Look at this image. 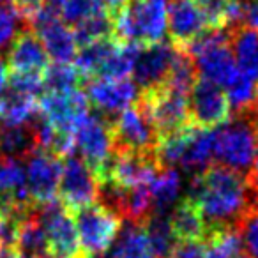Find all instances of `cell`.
<instances>
[{
    "mask_svg": "<svg viewBox=\"0 0 258 258\" xmlns=\"http://www.w3.org/2000/svg\"><path fill=\"white\" fill-rule=\"evenodd\" d=\"M16 247H18V251L22 253L23 258H36V256L50 254L48 237L34 212L25 216V218L20 221Z\"/></svg>",
    "mask_w": 258,
    "mask_h": 258,
    "instance_id": "28",
    "label": "cell"
},
{
    "mask_svg": "<svg viewBox=\"0 0 258 258\" xmlns=\"http://www.w3.org/2000/svg\"><path fill=\"white\" fill-rule=\"evenodd\" d=\"M8 83L13 90L16 92L27 94V96L37 97L41 92H44L43 89V75L41 73H20V71H11L8 76Z\"/></svg>",
    "mask_w": 258,
    "mask_h": 258,
    "instance_id": "39",
    "label": "cell"
},
{
    "mask_svg": "<svg viewBox=\"0 0 258 258\" xmlns=\"http://www.w3.org/2000/svg\"><path fill=\"white\" fill-rule=\"evenodd\" d=\"M83 83V75L78 68L73 64H55L48 66L43 73V89L44 92L53 94H68L73 90H78Z\"/></svg>",
    "mask_w": 258,
    "mask_h": 258,
    "instance_id": "32",
    "label": "cell"
},
{
    "mask_svg": "<svg viewBox=\"0 0 258 258\" xmlns=\"http://www.w3.org/2000/svg\"><path fill=\"white\" fill-rule=\"evenodd\" d=\"M29 23L39 34L41 43L51 60L60 62V64H71L75 60L78 53V43H76L73 30L62 22L57 13L43 6L29 20Z\"/></svg>",
    "mask_w": 258,
    "mask_h": 258,
    "instance_id": "10",
    "label": "cell"
},
{
    "mask_svg": "<svg viewBox=\"0 0 258 258\" xmlns=\"http://www.w3.org/2000/svg\"><path fill=\"white\" fill-rule=\"evenodd\" d=\"M8 66L11 71L20 73H41L43 75L50 66V57L41 43L39 36L23 30L13 39L9 48Z\"/></svg>",
    "mask_w": 258,
    "mask_h": 258,
    "instance_id": "19",
    "label": "cell"
},
{
    "mask_svg": "<svg viewBox=\"0 0 258 258\" xmlns=\"http://www.w3.org/2000/svg\"><path fill=\"white\" fill-rule=\"evenodd\" d=\"M212 159H214V133L207 127L191 124L187 129L179 166L193 173H200L209 168V163Z\"/></svg>",
    "mask_w": 258,
    "mask_h": 258,
    "instance_id": "21",
    "label": "cell"
},
{
    "mask_svg": "<svg viewBox=\"0 0 258 258\" xmlns=\"http://www.w3.org/2000/svg\"><path fill=\"white\" fill-rule=\"evenodd\" d=\"M197 75V68H195V62L189 57V53L186 50H182V48H177L172 68H170L168 76H166L163 85L189 96V90L193 89L195 82L198 80Z\"/></svg>",
    "mask_w": 258,
    "mask_h": 258,
    "instance_id": "33",
    "label": "cell"
},
{
    "mask_svg": "<svg viewBox=\"0 0 258 258\" xmlns=\"http://www.w3.org/2000/svg\"><path fill=\"white\" fill-rule=\"evenodd\" d=\"M62 163L58 158L51 156L50 152L34 151L27 158L25 166V180L27 191H29L32 202L37 205H43L46 202L53 200L60 184Z\"/></svg>",
    "mask_w": 258,
    "mask_h": 258,
    "instance_id": "15",
    "label": "cell"
},
{
    "mask_svg": "<svg viewBox=\"0 0 258 258\" xmlns=\"http://www.w3.org/2000/svg\"><path fill=\"white\" fill-rule=\"evenodd\" d=\"M205 242H179L170 258H205Z\"/></svg>",
    "mask_w": 258,
    "mask_h": 258,
    "instance_id": "40",
    "label": "cell"
},
{
    "mask_svg": "<svg viewBox=\"0 0 258 258\" xmlns=\"http://www.w3.org/2000/svg\"><path fill=\"white\" fill-rule=\"evenodd\" d=\"M39 108L37 97L16 92L9 87L0 94V122L4 124H27Z\"/></svg>",
    "mask_w": 258,
    "mask_h": 258,
    "instance_id": "27",
    "label": "cell"
},
{
    "mask_svg": "<svg viewBox=\"0 0 258 258\" xmlns=\"http://www.w3.org/2000/svg\"><path fill=\"white\" fill-rule=\"evenodd\" d=\"M75 39L78 46H85L94 41L106 39V37H115L113 34V18L108 11H103L99 15H94L90 18L80 22L73 29Z\"/></svg>",
    "mask_w": 258,
    "mask_h": 258,
    "instance_id": "35",
    "label": "cell"
},
{
    "mask_svg": "<svg viewBox=\"0 0 258 258\" xmlns=\"http://www.w3.org/2000/svg\"><path fill=\"white\" fill-rule=\"evenodd\" d=\"M253 186V193H254V207L258 209V184H251Z\"/></svg>",
    "mask_w": 258,
    "mask_h": 258,
    "instance_id": "44",
    "label": "cell"
},
{
    "mask_svg": "<svg viewBox=\"0 0 258 258\" xmlns=\"http://www.w3.org/2000/svg\"><path fill=\"white\" fill-rule=\"evenodd\" d=\"M232 258H251V256L246 253V251H240V253H237L235 256H232Z\"/></svg>",
    "mask_w": 258,
    "mask_h": 258,
    "instance_id": "45",
    "label": "cell"
},
{
    "mask_svg": "<svg viewBox=\"0 0 258 258\" xmlns=\"http://www.w3.org/2000/svg\"><path fill=\"white\" fill-rule=\"evenodd\" d=\"M253 111H254V113H256V117H258V104H256V106H254V110H253Z\"/></svg>",
    "mask_w": 258,
    "mask_h": 258,
    "instance_id": "47",
    "label": "cell"
},
{
    "mask_svg": "<svg viewBox=\"0 0 258 258\" xmlns=\"http://www.w3.org/2000/svg\"><path fill=\"white\" fill-rule=\"evenodd\" d=\"M73 219L78 232L80 247L87 258L106 253L117 239V233L122 226L120 216L101 202L75 209Z\"/></svg>",
    "mask_w": 258,
    "mask_h": 258,
    "instance_id": "5",
    "label": "cell"
},
{
    "mask_svg": "<svg viewBox=\"0 0 258 258\" xmlns=\"http://www.w3.org/2000/svg\"><path fill=\"white\" fill-rule=\"evenodd\" d=\"M0 193L16 195L22 200L34 204L27 191L25 166L22 165V159L0 158Z\"/></svg>",
    "mask_w": 258,
    "mask_h": 258,
    "instance_id": "34",
    "label": "cell"
},
{
    "mask_svg": "<svg viewBox=\"0 0 258 258\" xmlns=\"http://www.w3.org/2000/svg\"><path fill=\"white\" fill-rule=\"evenodd\" d=\"M111 135H113L115 151L154 154V149L159 142L158 131L140 97L137 103L122 110L111 120Z\"/></svg>",
    "mask_w": 258,
    "mask_h": 258,
    "instance_id": "8",
    "label": "cell"
},
{
    "mask_svg": "<svg viewBox=\"0 0 258 258\" xmlns=\"http://www.w3.org/2000/svg\"><path fill=\"white\" fill-rule=\"evenodd\" d=\"M159 170L161 166L156 159V154L115 151L106 177L101 180H113L122 187H135L151 184Z\"/></svg>",
    "mask_w": 258,
    "mask_h": 258,
    "instance_id": "16",
    "label": "cell"
},
{
    "mask_svg": "<svg viewBox=\"0 0 258 258\" xmlns=\"http://www.w3.org/2000/svg\"><path fill=\"white\" fill-rule=\"evenodd\" d=\"M189 117L191 124L200 127H218L226 122L232 113L225 90L209 80L198 78L189 90Z\"/></svg>",
    "mask_w": 258,
    "mask_h": 258,
    "instance_id": "13",
    "label": "cell"
},
{
    "mask_svg": "<svg viewBox=\"0 0 258 258\" xmlns=\"http://www.w3.org/2000/svg\"><path fill=\"white\" fill-rule=\"evenodd\" d=\"M58 193L71 211L85 207L99 198V179L82 158L71 154L62 163Z\"/></svg>",
    "mask_w": 258,
    "mask_h": 258,
    "instance_id": "11",
    "label": "cell"
},
{
    "mask_svg": "<svg viewBox=\"0 0 258 258\" xmlns=\"http://www.w3.org/2000/svg\"><path fill=\"white\" fill-rule=\"evenodd\" d=\"M85 96L96 111L113 120L122 110L137 103L140 90L129 78H90L85 87Z\"/></svg>",
    "mask_w": 258,
    "mask_h": 258,
    "instance_id": "12",
    "label": "cell"
},
{
    "mask_svg": "<svg viewBox=\"0 0 258 258\" xmlns=\"http://www.w3.org/2000/svg\"><path fill=\"white\" fill-rule=\"evenodd\" d=\"M140 101L144 103L159 138L191 124L187 94L159 85L156 89L140 92Z\"/></svg>",
    "mask_w": 258,
    "mask_h": 258,
    "instance_id": "9",
    "label": "cell"
},
{
    "mask_svg": "<svg viewBox=\"0 0 258 258\" xmlns=\"http://www.w3.org/2000/svg\"><path fill=\"white\" fill-rule=\"evenodd\" d=\"M117 37H106V39H99L90 44H85V46H80L75 58V66L83 75V78H96L99 69L106 62V58L117 48Z\"/></svg>",
    "mask_w": 258,
    "mask_h": 258,
    "instance_id": "29",
    "label": "cell"
},
{
    "mask_svg": "<svg viewBox=\"0 0 258 258\" xmlns=\"http://www.w3.org/2000/svg\"><path fill=\"white\" fill-rule=\"evenodd\" d=\"M214 158L218 165L249 175L258 161V117L254 111L237 113L216 127Z\"/></svg>",
    "mask_w": 258,
    "mask_h": 258,
    "instance_id": "2",
    "label": "cell"
},
{
    "mask_svg": "<svg viewBox=\"0 0 258 258\" xmlns=\"http://www.w3.org/2000/svg\"><path fill=\"white\" fill-rule=\"evenodd\" d=\"M111 246L110 258H156L142 223L125 221Z\"/></svg>",
    "mask_w": 258,
    "mask_h": 258,
    "instance_id": "22",
    "label": "cell"
},
{
    "mask_svg": "<svg viewBox=\"0 0 258 258\" xmlns=\"http://www.w3.org/2000/svg\"><path fill=\"white\" fill-rule=\"evenodd\" d=\"M223 90L232 110H235L237 113L253 111L258 104V83L242 71L237 73Z\"/></svg>",
    "mask_w": 258,
    "mask_h": 258,
    "instance_id": "31",
    "label": "cell"
},
{
    "mask_svg": "<svg viewBox=\"0 0 258 258\" xmlns=\"http://www.w3.org/2000/svg\"><path fill=\"white\" fill-rule=\"evenodd\" d=\"M237 232L242 240V247L251 258H258V209L251 207L237 223Z\"/></svg>",
    "mask_w": 258,
    "mask_h": 258,
    "instance_id": "37",
    "label": "cell"
},
{
    "mask_svg": "<svg viewBox=\"0 0 258 258\" xmlns=\"http://www.w3.org/2000/svg\"><path fill=\"white\" fill-rule=\"evenodd\" d=\"M13 2H15L16 9L20 11L22 18L29 22V20L32 18V16L36 15L41 8H43L46 0H13Z\"/></svg>",
    "mask_w": 258,
    "mask_h": 258,
    "instance_id": "41",
    "label": "cell"
},
{
    "mask_svg": "<svg viewBox=\"0 0 258 258\" xmlns=\"http://www.w3.org/2000/svg\"><path fill=\"white\" fill-rule=\"evenodd\" d=\"M140 48L142 44L138 43H120L118 41L117 48L106 58L96 78H129V75L133 73L135 60L140 53Z\"/></svg>",
    "mask_w": 258,
    "mask_h": 258,
    "instance_id": "30",
    "label": "cell"
},
{
    "mask_svg": "<svg viewBox=\"0 0 258 258\" xmlns=\"http://www.w3.org/2000/svg\"><path fill=\"white\" fill-rule=\"evenodd\" d=\"M207 29V22L198 0L168 2V32L173 46L184 48Z\"/></svg>",
    "mask_w": 258,
    "mask_h": 258,
    "instance_id": "18",
    "label": "cell"
},
{
    "mask_svg": "<svg viewBox=\"0 0 258 258\" xmlns=\"http://www.w3.org/2000/svg\"><path fill=\"white\" fill-rule=\"evenodd\" d=\"M64 2L66 0H46V2H44V8L51 9V11L60 16V9H62V6H64Z\"/></svg>",
    "mask_w": 258,
    "mask_h": 258,
    "instance_id": "43",
    "label": "cell"
},
{
    "mask_svg": "<svg viewBox=\"0 0 258 258\" xmlns=\"http://www.w3.org/2000/svg\"><path fill=\"white\" fill-rule=\"evenodd\" d=\"M193 58L200 78L225 89L240 71L230 46V30L207 29L182 48Z\"/></svg>",
    "mask_w": 258,
    "mask_h": 258,
    "instance_id": "4",
    "label": "cell"
},
{
    "mask_svg": "<svg viewBox=\"0 0 258 258\" xmlns=\"http://www.w3.org/2000/svg\"><path fill=\"white\" fill-rule=\"evenodd\" d=\"M175 51L177 48L172 43H165V41L145 44L140 48V53L135 60L133 73H131L135 76V83L138 85V89H142L140 92L156 89L165 83Z\"/></svg>",
    "mask_w": 258,
    "mask_h": 258,
    "instance_id": "17",
    "label": "cell"
},
{
    "mask_svg": "<svg viewBox=\"0 0 258 258\" xmlns=\"http://www.w3.org/2000/svg\"><path fill=\"white\" fill-rule=\"evenodd\" d=\"M22 20L13 0H0V46H6L18 36Z\"/></svg>",
    "mask_w": 258,
    "mask_h": 258,
    "instance_id": "38",
    "label": "cell"
},
{
    "mask_svg": "<svg viewBox=\"0 0 258 258\" xmlns=\"http://www.w3.org/2000/svg\"><path fill=\"white\" fill-rule=\"evenodd\" d=\"M8 76H9L8 64L0 60V94H2L6 89H8Z\"/></svg>",
    "mask_w": 258,
    "mask_h": 258,
    "instance_id": "42",
    "label": "cell"
},
{
    "mask_svg": "<svg viewBox=\"0 0 258 258\" xmlns=\"http://www.w3.org/2000/svg\"><path fill=\"white\" fill-rule=\"evenodd\" d=\"M142 225L145 228V233H147V239L151 242L156 258H170V254L173 253L175 246L179 244V239L173 232L168 214L151 212L142 221Z\"/></svg>",
    "mask_w": 258,
    "mask_h": 258,
    "instance_id": "26",
    "label": "cell"
},
{
    "mask_svg": "<svg viewBox=\"0 0 258 258\" xmlns=\"http://www.w3.org/2000/svg\"><path fill=\"white\" fill-rule=\"evenodd\" d=\"M111 18L120 43H159L168 30V0H127Z\"/></svg>",
    "mask_w": 258,
    "mask_h": 258,
    "instance_id": "3",
    "label": "cell"
},
{
    "mask_svg": "<svg viewBox=\"0 0 258 258\" xmlns=\"http://www.w3.org/2000/svg\"><path fill=\"white\" fill-rule=\"evenodd\" d=\"M180 191H182L180 173L175 168H161L151 182L152 212L170 214V211L179 204Z\"/></svg>",
    "mask_w": 258,
    "mask_h": 258,
    "instance_id": "24",
    "label": "cell"
},
{
    "mask_svg": "<svg viewBox=\"0 0 258 258\" xmlns=\"http://www.w3.org/2000/svg\"><path fill=\"white\" fill-rule=\"evenodd\" d=\"M186 198L200 209L209 232L237 226L239 219L254 207V193L249 179L221 165L195 173Z\"/></svg>",
    "mask_w": 258,
    "mask_h": 258,
    "instance_id": "1",
    "label": "cell"
},
{
    "mask_svg": "<svg viewBox=\"0 0 258 258\" xmlns=\"http://www.w3.org/2000/svg\"><path fill=\"white\" fill-rule=\"evenodd\" d=\"M106 11L101 0H66L60 9V20L69 27L78 25L80 22L94 15Z\"/></svg>",
    "mask_w": 258,
    "mask_h": 258,
    "instance_id": "36",
    "label": "cell"
},
{
    "mask_svg": "<svg viewBox=\"0 0 258 258\" xmlns=\"http://www.w3.org/2000/svg\"><path fill=\"white\" fill-rule=\"evenodd\" d=\"M34 214L39 219L41 226L48 237L51 256L87 258L80 247L78 232H76L71 209L64 202L53 198L46 204L37 205Z\"/></svg>",
    "mask_w": 258,
    "mask_h": 258,
    "instance_id": "7",
    "label": "cell"
},
{
    "mask_svg": "<svg viewBox=\"0 0 258 258\" xmlns=\"http://www.w3.org/2000/svg\"><path fill=\"white\" fill-rule=\"evenodd\" d=\"M36 258H57V256H51V254H44V256H36Z\"/></svg>",
    "mask_w": 258,
    "mask_h": 258,
    "instance_id": "46",
    "label": "cell"
},
{
    "mask_svg": "<svg viewBox=\"0 0 258 258\" xmlns=\"http://www.w3.org/2000/svg\"><path fill=\"white\" fill-rule=\"evenodd\" d=\"M170 212L172 214H168V218L179 242H205L209 239L211 232L207 223L191 200L184 198Z\"/></svg>",
    "mask_w": 258,
    "mask_h": 258,
    "instance_id": "20",
    "label": "cell"
},
{
    "mask_svg": "<svg viewBox=\"0 0 258 258\" xmlns=\"http://www.w3.org/2000/svg\"><path fill=\"white\" fill-rule=\"evenodd\" d=\"M75 149L80 158L90 166L97 179H104L115 154L111 120L104 115L89 113L75 131Z\"/></svg>",
    "mask_w": 258,
    "mask_h": 258,
    "instance_id": "6",
    "label": "cell"
},
{
    "mask_svg": "<svg viewBox=\"0 0 258 258\" xmlns=\"http://www.w3.org/2000/svg\"><path fill=\"white\" fill-rule=\"evenodd\" d=\"M34 151L37 147L29 125L0 122V158L27 159Z\"/></svg>",
    "mask_w": 258,
    "mask_h": 258,
    "instance_id": "25",
    "label": "cell"
},
{
    "mask_svg": "<svg viewBox=\"0 0 258 258\" xmlns=\"http://www.w3.org/2000/svg\"><path fill=\"white\" fill-rule=\"evenodd\" d=\"M37 103L41 113L48 118V122L57 131L69 135H75L78 125L90 113L87 96L80 89L68 94L44 92Z\"/></svg>",
    "mask_w": 258,
    "mask_h": 258,
    "instance_id": "14",
    "label": "cell"
},
{
    "mask_svg": "<svg viewBox=\"0 0 258 258\" xmlns=\"http://www.w3.org/2000/svg\"><path fill=\"white\" fill-rule=\"evenodd\" d=\"M230 46L237 68L258 83V30L247 27L232 29Z\"/></svg>",
    "mask_w": 258,
    "mask_h": 258,
    "instance_id": "23",
    "label": "cell"
}]
</instances>
